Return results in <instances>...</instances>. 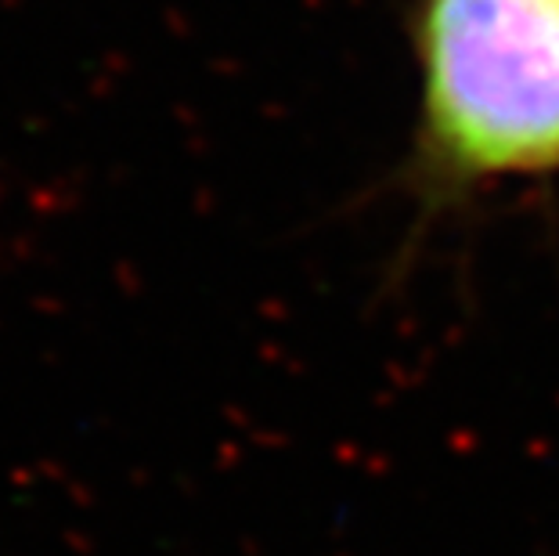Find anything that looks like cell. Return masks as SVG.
Returning <instances> with one entry per match:
<instances>
[{
	"label": "cell",
	"instance_id": "obj_1",
	"mask_svg": "<svg viewBox=\"0 0 559 556\" xmlns=\"http://www.w3.org/2000/svg\"><path fill=\"white\" fill-rule=\"evenodd\" d=\"M426 105L462 170L559 167V0H430Z\"/></svg>",
	"mask_w": 559,
	"mask_h": 556
}]
</instances>
